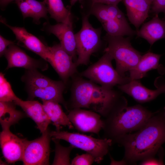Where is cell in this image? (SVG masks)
I'll return each instance as SVG.
<instances>
[{"instance_id": "13", "label": "cell", "mask_w": 165, "mask_h": 165, "mask_svg": "<svg viewBox=\"0 0 165 165\" xmlns=\"http://www.w3.org/2000/svg\"><path fill=\"white\" fill-rule=\"evenodd\" d=\"M26 140L13 134L9 129H2L0 134L1 148L7 162L13 163L22 160Z\"/></svg>"}, {"instance_id": "36", "label": "cell", "mask_w": 165, "mask_h": 165, "mask_svg": "<svg viewBox=\"0 0 165 165\" xmlns=\"http://www.w3.org/2000/svg\"><path fill=\"white\" fill-rule=\"evenodd\" d=\"M16 0H0L1 6L3 8L5 7L11 2Z\"/></svg>"}, {"instance_id": "23", "label": "cell", "mask_w": 165, "mask_h": 165, "mask_svg": "<svg viewBox=\"0 0 165 165\" xmlns=\"http://www.w3.org/2000/svg\"><path fill=\"white\" fill-rule=\"evenodd\" d=\"M13 102L0 101V123L2 129H9L25 116V114L17 110Z\"/></svg>"}, {"instance_id": "20", "label": "cell", "mask_w": 165, "mask_h": 165, "mask_svg": "<svg viewBox=\"0 0 165 165\" xmlns=\"http://www.w3.org/2000/svg\"><path fill=\"white\" fill-rule=\"evenodd\" d=\"M137 36L146 40L151 45L156 41L165 38V22L159 18L158 14L144 24L137 31Z\"/></svg>"}, {"instance_id": "11", "label": "cell", "mask_w": 165, "mask_h": 165, "mask_svg": "<svg viewBox=\"0 0 165 165\" xmlns=\"http://www.w3.org/2000/svg\"><path fill=\"white\" fill-rule=\"evenodd\" d=\"M51 57L49 63L64 83L77 72V66L72 57L60 44L49 46Z\"/></svg>"}, {"instance_id": "39", "label": "cell", "mask_w": 165, "mask_h": 165, "mask_svg": "<svg viewBox=\"0 0 165 165\" xmlns=\"http://www.w3.org/2000/svg\"><path fill=\"white\" fill-rule=\"evenodd\" d=\"M164 94H165V91ZM163 112V115L165 116V107L164 108V109Z\"/></svg>"}, {"instance_id": "9", "label": "cell", "mask_w": 165, "mask_h": 165, "mask_svg": "<svg viewBox=\"0 0 165 165\" xmlns=\"http://www.w3.org/2000/svg\"><path fill=\"white\" fill-rule=\"evenodd\" d=\"M38 138L26 139L22 161L25 165H49L51 137L48 129Z\"/></svg>"}, {"instance_id": "31", "label": "cell", "mask_w": 165, "mask_h": 165, "mask_svg": "<svg viewBox=\"0 0 165 165\" xmlns=\"http://www.w3.org/2000/svg\"><path fill=\"white\" fill-rule=\"evenodd\" d=\"M151 7L152 12L155 14L160 12L165 13V0H153Z\"/></svg>"}, {"instance_id": "40", "label": "cell", "mask_w": 165, "mask_h": 165, "mask_svg": "<svg viewBox=\"0 0 165 165\" xmlns=\"http://www.w3.org/2000/svg\"><path fill=\"white\" fill-rule=\"evenodd\" d=\"M161 75H165V72L162 73L161 74Z\"/></svg>"}, {"instance_id": "8", "label": "cell", "mask_w": 165, "mask_h": 165, "mask_svg": "<svg viewBox=\"0 0 165 165\" xmlns=\"http://www.w3.org/2000/svg\"><path fill=\"white\" fill-rule=\"evenodd\" d=\"M89 16L88 14L83 16L81 28L75 34L77 66L88 64L91 56L98 50L101 43V29L93 27L89 21Z\"/></svg>"}, {"instance_id": "14", "label": "cell", "mask_w": 165, "mask_h": 165, "mask_svg": "<svg viewBox=\"0 0 165 165\" xmlns=\"http://www.w3.org/2000/svg\"><path fill=\"white\" fill-rule=\"evenodd\" d=\"M1 21L12 31L21 46L49 62L51 53L49 46L44 44L35 36L28 32L24 28L12 26L7 24L2 19Z\"/></svg>"}, {"instance_id": "5", "label": "cell", "mask_w": 165, "mask_h": 165, "mask_svg": "<svg viewBox=\"0 0 165 165\" xmlns=\"http://www.w3.org/2000/svg\"><path fill=\"white\" fill-rule=\"evenodd\" d=\"M89 15L96 16L108 34L113 36H132L136 32L130 26L117 6L92 3Z\"/></svg>"}, {"instance_id": "15", "label": "cell", "mask_w": 165, "mask_h": 165, "mask_svg": "<svg viewBox=\"0 0 165 165\" xmlns=\"http://www.w3.org/2000/svg\"><path fill=\"white\" fill-rule=\"evenodd\" d=\"M46 30L57 37L61 46L72 57L75 63L77 59L76 43L72 16L64 22L58 23L54 25L47 24Z\"/></svg>"}, {"instance_id": "37", "label": "cell", "mask_w": 165, "mask_h": 165, "mask_svg": "<svg viewBox=\"0 0 165 165\" xmlns=\"http://www.w3.org/2000/svg\"><path fill=\"white\" fill-rule=\"evenodd\" d=\"M165 72V66L162 65L159 70V72L160 74H161Z\"/></svg>"}, {"instance_id": "18", "label": "cell", "mask_w": 165, "mask_h": 165, "mask_svg": "<svg viewBox=\"0 0 165 165\" xmlns=\"http://www.w3.org/2000/svg\"><path fill=\"white\" fill-rule=\"evenodd\" d=\"M65 84L62 81H54L53 83L44 87L28 89L29 97L31 99L38 97L42 101H56L63 104L68 109L67 104L63 95L65 88Z\"/></svg>"}, {"instance_id": "10", "label": "cell", "mask_w": 165, "mask_h": 165, "mask_svg": "<svg viewBox=\"0 0 165 165\" xmlns=\"http://www.w3.org/2000/svg\"><path fill=\"white\" fill-rule=\"evenodd\" d=\"M67 116L74 127L79 131L99 135L103 129L104 123L102 116L93 111L74 108L69 111Z\"/></svg>"}, {"instance_id": "19", "label": "cell", "mask_w": 165, "mask_h": 165, "mask_svg": "<svg viewBox=\"0 0 165 165\" xmlns=\"http://www.w3.org/2000/svg\"><path fill=\"white\" fill-rule=\"evenodd\" d=\"M127 16L138 29L148 16L152 2L148 0H123Z\"/></svg>"}, {"instance_id": "6", "label": "cell", "mask_w": 165, "mask_h": 165, "mask_svg": "<svg viewBox=\"0 0 165 165\" xmlns=\"http://www.w3.org/2000/svg\"><path fill=\"white\" fill-rule=\"evenodd\" d=\"M50 135L51 138L64 140L75 148L91 154L97 163L103 160L113 143L110 139L97 138L91 135L60 130L50 131Z\"/></svg>"}, {"instance_id": "41", "label": "cell", "mask_w": 165, "mask_h": 165, "mask_svg": "<svg viewBox=\"0 0 165 165\" xmlns=\"http://www.w3.org/2000/svg\"><path fill=\"white\" fill-rule=\"evenodd\" d=\"M148 0L150 2H151L152 3L153 1V0Z\"/></svg>"}, {"instance_id": "21", "label": "cell", "mask_w": 165, "mask_h": 165, "mask_svg": "<svg viewBox=\"0 0 165 165\" xmlns=\"http://www.w3.org/2000/svg\"><path fill=\"white\" fill-rule=\"evenodd\" d=\"M161 55L148 52L141 56L135 67L129 71L130 80H138L146 75L150 70L158 69L160 64L159 61Z\"/></svg>"}, {"instance_id": "12", "label": "cell", "mask_w": 165, "mask_h": 165, "mask_svg": "<svg viewBox=\"0 0 165 165\" xmlns=\"http://www.w3.org/2000/svg\"><path fill=\"white\" fill-rule=\"evenodd\" d=\"M156 80L157 89H149L142 84L138 80H133L118 86L122 91L132 97L137 101L144 103L152 101L160 94L164 93L165 82H161L160 78Z\"/></svg>"}, {"instance_id": "27", "label": "cell", "mask_w": 165, "mask_h": 165, "mask_svg": "<svg viewBox=\"0 0 165 165\" xmlns=\"http://www.w3.org/2000/svg\"><path fill=\"white\" fill-rule=\"evenodd\" d=\"M20 98L15 94L11 86L2 72L0 73V101L14 102Z\"/></svg>"}, {"instance_id": "16", "label": "cell", "mask_w": 165, "mask_h": 165, "mask_svg": "<svg viewBox=\"0 0 165 165\" xmlns=\"http://www.w3.org/2000/svg\"><path fill=\"white\" fill-rule=\"evenodd\" d=\"M4 56L8 62L6 69L18 67L27 70L39 68L45 70L48 68L47 64L31 57L14 44L8 46Z\"/></svg>"}, {"instance_id": "42", "label": "cell", "mask_w": 165, "mask_h": 165, "mask_svg": "<svg viewBox=\"0 0 165 165\" xmlns=\"http://www.w3.org/2000/svg\"></svg>"}, {"instance_id": "33", "label": "cell", "mask_w": 165, "mask_h": 165, "mask_svg": "<svg viewBox=\"0 0 165 165\" xmlns=\"http://www.w3.org/2000/svg\"><path fill=\"white\" fill-rule=\"evenodd\" d=\"M140 164L141 165H162L164 164L163 161L162 159H156L154 157L149 158L143 160L142 161Z\"/></svg>"}, {"instance_id": "22", "label": "cell", "mask_w": 165, "mask_h": 165, "mask_svg": "<svg viewBox=\"0 0 165 165\" xmlns=\"http://www.w3.org/2000/svg\"><path fill=\"white\" fill-rule=\"evenodd\" d=\"M42 101L44 109L51 122L56 127V130H60L63 126L68 127L69 129L74 128L59 103L52 101Z\"/></svg>"}, {"instance_id": "34", "label": "cell", "mask_w": 165, "mask_h": 165, "mask_svg": "<svg viewBox=\"0 0 165 165\" xmlns=\"http://www.w3.org/2000/svg\"><path fill=\"white\" fill-rule=\"evenodd\" d=\"M92 3H98L107 5H117L121 1L123 0H90Z\"/></svg>"}, {"instance_id": "4", "label": "cell", "mask_w": 165, "mask_h": 165, "mask_svg": "<svg viewBox=\"0 0 165 165\" xmlns=\"http://www.w3.org/2000/svg\"><path fill=\"white\" fill-rule=\"evenodd\" d=\"M130 38L113 36L107 34L104 37L108 43L105 52L108 53L116 62V70L121 76L133 69L142 56L141 53L131 45Z\"/></svg>"}, {"instance_id": "29", "label": "cell", "mask_w": 165, "mask_h": 165, "mask_svg": "<svg viewBox=\"0 0 165 165\" xmlns=\"http://www.w3.org/2000/svg\"><path fill=\"white\" fill-rule=\"evenodd\" d=\"M95 162L94 157L91 154L86 153L76 156L72 160V165H90Z\"/></svg>"}, {"instance_id": "1", "label": "cell", "mask_w": 165, "mask_h": 165, "mask_svg": "<svg viewBox=\"0 0 165 165\" xmlns=\"http://www.w3.org/2000/svg\"><path fill=\"white\" fill-rule=\"evenodd\" d=\"M165 142V116L158 111L136 132L121 136L115 143L124 148L123 160L134 164L154 157Z\"/></svg>"}, {"instance_id": "32", "label": "cell", "mask_w": 165, "mask_h": 165, "mask_svg": "<svg viewBox=\"0 0 165 165\" xmlns=\"http://www.w3.org/2000/svg\"><path fill=\"white\" fill-rule=\"evenodd\" d=\"M14 44L12 41L7 40L3 37L2 35L0 36V56L2 57L4 56L7 49V47L10 45Z\"/></svg>"}, {"instance_id": "26", "label": "cell", "mask_w": 165, "mask_h": 165, "mask_svg": "<svg viewBox=\"0 0 165 165\" xmlns=\"http://www.w3.org/2000/svg\"><path fill=\"white\" fill-rule=\"evenodd\" d=\"M55 145V155L52 165H71L70 155L75 147L70 145L68 147H64L60 143L59 139L52 138Z\"/></svg>"}, {"instance_id": "38", "label": "cell", "mask_w": 165, "mask_h": 165, "mask_svg": "<svg viewBox=\"0 0 165 165\" xmlns=\"http://www.w3.org/2000/svg\"><path fill=\"white\" fill-rule=\"evenodd\" d=\"M78 0H70L71 7L73 6Z\"/></svg>"}, {"instance_id": "30", "label": "cell", "mask_w": 165, "mask_h": 165, "mask_svg": "<svg viewBox=\"0 0 165 165\" xmlns=\"http://www.w3.org/2000/svg\"><path fill=\"white\" fill-rule=\"evenodd\" d=\"M15 3L19 7L24 19L28 17L32 18V13L27 0H16Z\"/></svg>"}, {"instance_id": "7", "label": "cell", "mask_w": 165, "mask_h": 165, "mask_svg": "<svg viewBox=\"0 0 165 165\" xmlns=\"http://www.w3.org/2000/svg\"><path fill=\"white\" fill-rule=\"evenodd\" d=\"M113 59L108 52L104 54L96 62L89 66L81 72V76L86 78L103 87L113 88L116 85L129 82V77L120 75L113 67Z\"/></svg>"}, {"instance_id": "25", "label": "cell", "mask_w": 165, "mask_h": 165, "mask_svg": "<svg viewBox=\"0 0 165 165\" xmlns=\"http://www.w3.org/2000/svg\"><path fill=\"white\" fill-rule=\"evenodd\" d=\"M28 89H36L46 87L53 83L55 80L42 75L37 69L27 70L22 78Z\"/></svg>"}, {"instance_id": "35", "label": "cell", "mask_w": 165, "mask_h": 165, "mask_svg": "<svg viewBox=\"0 0 165 165\" xmlns=\"http://www.w3.org/2000/svg\"><path fill=\"white\" fill-rule=\"evenodd\" d=\"M110 156L111 160L110 165H125L127 164V163L123 160L120 161H116L112 158L111 156Z\"/></svg>"}, {"instance_id": "17", "label": "cell", "mask_w": 165, "mask_h": 165, "mask_svg": "<svg viewBox=\"0 0 165 165\" xmlns=\"http://www.w3.org/2000/svg\"><path fill=\"white\" fill-rule=\"evenodd\" d=\"M23 109L26 115L33 120L42 134L48 129L51 123L42 104L32 100L23 101L20 99L14 102Z\"/></svg>"}, {"instance_id": "3", "label": "cell", "mask_w": 165, "mask_h": 165, "mask_svg": "<svg viewBox=\"0 0 165 165\" xmlns=\"http://www.w3.org/2000/svg\"><path fill=\"white\" fill-rule=\"evenodd\" d=\"M122 96L106 88L81 77L74 79L71 89V109H88L105 116Z\"/></svg>"}, {"instance_id": "24", "label": "cell", "mask_w": 165, "mask_h": 165, "mask_svg": "<svg viewBox=\"0 0 165 165\" xmlns=\"http://www.w3.org/2000/svg\"><path fill=\"white\" fill-rule=\"evenodd\" d=\"M50 17L58 23L64 22L71 16L70 9L66 8L62 0H44Z\"/></svg>"}, {"instance_id": "28", "label": "cell", "mask_w": 165, "mask_h": 165, "mask_svg": "<svg viewBox=\"0 0 165 165\" xmlns=\"http://www.w3.org/2000/svg\"><path fill=\"white\" fill-rule=\"evenodd\" d=\"M31 10L33 20L37 23L41 18H47L48 12L47 7L43 1L36 0H27Z\"/></svg>"}, {"instance_id": "2", "label": "cell", "mask_w": 165, "mask_h": 165, "mask_svg": "<svg viewBox=\"0 0 165 165\" xmlns=\"http://www.w3.org/2000/svg\"><path fill=\"white\" fill-rule=\"evenodd\" d=\"M155 113L140 105L127 106L123 97L102 119L104 138L116 143L121 136L139 130Z\"/></svg>"}]
</instances>
